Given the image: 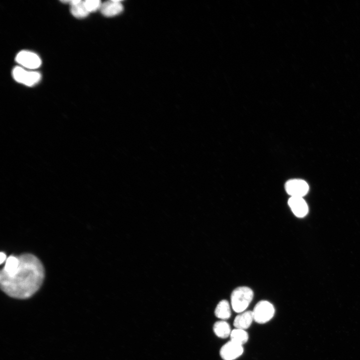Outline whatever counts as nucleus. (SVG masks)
Here are the masks:
<instances>
[{
    "label": "nucleus",
    "mask_w": 360,
    "mask_h": 360,
    "mask_svg": "<svg viewBox=\"0 0 360 360\" xmlns=\"http://www.w3.org/2000/svg\"><path fill=\"white\" fill-rule=\"evenodd\" d=\"M18 256V264L12 272L1 270L0 285L8 296L18 299L32 296L41 286L44 277V268L40 260L30 254Z\"/></svg>",
    "instance_id": "nucleus-1"
},
{
    "label": "nucleus",
    "mask_w": 360,
    "mask_h": 360,
    "mask_svg": "<svg viewBox=\"0 0 360 360\" xmlns=\"http://www.w3.org/2000/svg\"><path fill=\"white\" fill-rule=\"evenodd\" d=\"M16 60L23 66L30 69L38 68L42 63L40 58L36 54L27 50L19 52Z\"/></svg>",
    "instance_id": "nucleus-6"
},
{
    "label": "nucleus",
    "mask_w": 360,
    "mask_h": 360,
    "mask_svg": "<svg viewBox=\"0 0 360 360\" xmlns=\"http://www.w3.org/2000/svg\"><path fill=\"white\" fill-rule=\"evenodd\" d=\"M70 12L76 18H84L90 13L86 8L84 1L72 0H70Z\"/></svg>",
    "instance_id": "nucleus-11"
},
{
    "label": "nucleus",
    "mask_w": 360,
    "mask_h": 360,
    "mask_svg": "<svg viewBox=\"0 0 360 360\" xmlns=\"http://www.w3.org/2000/svg\"><path fill=\"white\" fill-rule=\"evenodd\" d=\"M100 10L104 16H113L120 14L124 6L120 0H112L102 3Z\"/></svg>",
    "instance_id": "nucleus-9"
},
{
    "label": "nucleus",
    "mask_w": 360,
    "mask_h": 360,
    "mask_svg": "<svg viewBox=\"0 0 360 360\" xmlns=\"http://www.w3.org/2000/svg\"><path fill=\"white\" fill-rule=\"evenodd\" d=\"M274 306L266 300L258 302L252 311L254 319L258 324H264L271 320L274 314Z\"/></svg>",
    "instance_id": "nucleus-3"
},
{
    "label": "nucleus",
    "mask_w": 360,
    "mask_h": 360,
    "mask_svg": "<svg viewBox=\"0 0 360 360\" xmlns=\"http://www.w3.org/2000/svg\"><path fill=\"white\" fill-rule=\"evenodd\" d=\"M230 338L231 341L242 345L248 342V335L244 330L236 328L231 332Z\"/></svg>",
    "instance_id": "nucleus-14"
},
{
    "label": "nucleus",
    "mask_w": 360,
    "mask_h": 360,
    "mask_svg": "<svg viewBox=\"0 0 360 360\" xmlns=\"http://www.w3.org/2000/svg\"><path fill=\"white\" fill-rule=\"evenodd\" d=\"M253 296V291L248 286H242L236 288L230 296L233 310L236 312H244L252 302Z\"/></svg>",
    "instance_id": "nucleus-2"
},
{
    "label": "nucleus",
    "mask_w": 360,
    "mask_h": 360,
    "mask_svg": "<svg viewBox=\"0 0 360 360\" xmlns=\"http://www.w3.org/2000/svg\"><path fill=\"white\" fill-rule=\"evenodd\" d=\"M84 2L85 6L89 12L100 9L102 4L99 0H86Z\"/></svg>",
    "instance_id": "nucleus-16"
},
{
    "label": "nucleus",
    "mask_w": 360,
    "mask_h": 360,
    "mask_svg": "<svg viewBox=\"0 0 360 360\" xmlns=\"http://www.w3.org/2000/svg\"><path fill=\"white\" fill-rule=\"evenodd\" d=\"M243 352L242 345L230 340L221 348L220 355L224 360H234L240 356Z\"/></svg>",
    "instance_id": "nucleus-7"
},
{
    "label": "nucleus",
    "mask_w": 360,
    "mask_h": 360,
    "mask_svg": "<svg viewBox=\"0 0 360 360\" xmlns=\"http://www.w3.org/2000/svg\"><path fill=\"white\" fill-rule=\"evenodd\" d=\"M288 204L292 212L297 217H304L308 212V206L302 197L290 196Z\"/></svg>",
    "instance_id": "nucleus-8"
},
{
    "label": "nucleus",
    "mask_w": 360,
    "mask_h": 360,
    "mask_svg": "<svg viewBox=\"0 0 360 360\" xmlns=\"http://www.w3.org/2000/svg\"><path fill=\"white\" fill-rule=\"evenodd\" d=\"M254 319L252 311L248 310L238 315L234 321V326L236 328L245 330L248 328Z\"/></svg>",
    "instance_id": "nucleus-10"
},
{
    "label": "nucleus",
    "mask_w": 360,
    "mask_h": 360,
    "mask_svg": "<svg viewBox=\"0 0 360 360\" xmlns=\"http://www.w3.org/2000/svg\"><path fill=\"white\" fill-rule=\"evenodd\" d=\"M213 330L218 337L222 338L230 336L232 332L229 324L224 320L215 322L213 326Z\"/></svg>",
    "instance_id": "nucleus-13"
},
{
    "label": "nucleus",
    "mask_w": 360,
    "mask_h": 360,
    "mask_svg": "<svg viewBox=\"0 0 360 360\" xmlns=\"http://www.w3.org/2000/svg\"><path fill=\"white\" fill-rule=\"evenodd\" d=\"M12 76L16 82L28 86L36 84L40 78L38 72L28 71L20 66H16L13 69Z\"/></svg>",
    "instance_id": "nucleus-4"
},
{
    "label": "nucleus",
    "mask_w": 360,
    "mask_h": 360,
    "mask_svg": "<svg viewBox=\"0 0 360 360\" xmlns=\"http://www.w3.org/2000/svg\"><path fill=\"white\" fill-rule=\"evenodd\" d=\"M6 260V254L3 252H0V264H2Z\"/></svg>",
    "instance_id": "nucleus-17"
},
{
    "label": "nucleus",
    "mask_w": 360,
    "mask_h": 360,
    "mask_svg": "<svg viewBox=\"0 0 360 360\" xmlns=\"http://www.w3.org/2000/svg\"><path fill=\"white\" fill-rule=\"evenodd\" d=\"M214 314L220 319L224 320L229 318L231 316L229 302L226 300L220 301L216 308Z\"/></svg>",
    "instance_id": "nucleus-12"
},
{
    "label": "nucleus",
    "mask_w": 360,
    "mask_h": 360,
    "mask_svg": "<svg viewBox=\"0 0 360 360\" xmlns=\"http://www.w3.org/2000/svg\"><path fill=\"white\" fill-rule=\"evenodd\" d=\"M286 192L291 196L303 197L308 192L309 186L306 182L300 179H292L285 184Z\"/></svg>",
    "instance_id": "nucleus-5"
},
{
    "label": "nucleus",
    "mask_w": 360,
    "mask_h": 360,
    "mask_svg": "<svg viewBox=\"0 0 360 360\" xmlns=\"http://www.w3.org/2000/svg\"><path fill=\"white\" fill-rule=\"evenodd\" d=\"M18 256H10L6 259L5 265L2 270L7 272H10L14 270L18 267Z\"/></svg>",
    "instance_id": "nucleus-15"
}]
</instances>
